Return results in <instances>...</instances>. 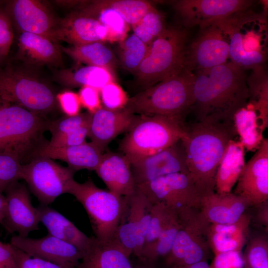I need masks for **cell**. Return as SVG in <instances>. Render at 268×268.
<instances>
[{"mask_svg":"<svg viewBox=\"0 0 268 268\" xmlns=\"http://www.w3.org/2000/svg\"><path fill=\"white\" fill-rule=\"evenodd\" d=\"M237 135L233 120L215 115L186 127L181 140L189 175L202 198L215 192L218 166L229 142Z\"/></svg>","mask_w":268,"mask_h":268,"instance_id":"6da1fadb","label":"cell"},{"mask_svg":"<svg viewBox=\"0 0 268 268\" xmlns=\"http://www.w3.org/2000/svg\"><path fill=\"white\" fill-rule=\"evenodd\" d=\"M194 73V103L191 110L196 121L211 115L233 120L235 113L248 103L245 70L230 61Z\"/></svg>","mask_w":268,"mask_h":268,"instance_id":"7a4b0ae2","label":"cell"},{"mask_svg":"<svg viewBox=\"0 0 268 268\" xmlns=\"http://www.w3.org/2000/svg\"><path fill=\"white\" fill-rule=\"evenodd\" d=\"M251 10L218 20L228 39L230 61L245 70L263 67L267 59L266 17Z\"/></svg>","mask_w":268,"mask_h":268,"instance_id":"3957f363","label":"cell"},{"mask_svg":"<svg viewBox=\"0 0 268 268\" xmlns=\"http://www.w3.org/2000/svg\"><path fill=\"white\" fill-rule=\"evenodd\" d=\"M194 72L184 67L172 76L129 98L125 108L144 115H164L185 119L194 103Z\"/></svg>","mask_w":268,"mask_h":268,"instance_id":"277c9868","label":"cell"},{"mask_svg":"<svg viewBox=\"0 0 268 268\" xmlns=\"http://www.w3.org/2000/svg\"><path fill=\"white\" fill-rule=\"evenodd\" d=\"M184 118L164 115H135L119 149L128 159L147 156L169 147L183 137Z\"/></svg>","mask_w":268,"mask_h":268,"instance_id":"5b68a950","label":"cell"},{"mask_svg":"<svg viewBox=\"0 0 268 268\" xmlns=\"http://www.w3.org/2000/svg\"><path fill=\"white\" fill-rule=\"evenodd\" d=\"M188 40L186 28L166 27L148 46L144 59L134 73L138 84L145 89L185 67Z\"/></svg>","mask_w":268,"mask_h":268,"instance_id":"8992f818","label":"cell"},{"mask_svg":"<svg viewBox=\"0 0 268 268\" xmlns=\"http://www.w3.org/2000/svg\"><path fill=\"white\" fill-rule=\"evenodd\" d=\"M67 194L73 196L84 208L94 237L101 242H112L122 216L127 197H120L98 188L90 177L82 183L73 180Z\"/></svg>","mask_w":268,"mask_h":268,"instance_id":"52a82bcc","label":"cell"},{"mask_svg":"<svg viewBox=\"0 0 268 268\" xmlns=\"http://www.w3.org/2000/svg\"><path fill=\"white\" fill-rule=\"evenodd\" d=\"M48 122L28 110L0 99V145L22 160L35 153Z\"/></svg>","mask_w":268,"mask_h":268,"instance_id":"ba28073f","label":"cell"},{"mask_svg":"<svg viewBox=\"0 0 268 268\" xmlns=\"http://www.w3.org/2000/svg\"><path fill=\"white\" fill-rule=\"evenodd\" d=\"M0 99L41 117L57 104L54 91L45 82L31 72L9 66L0 68Z\"/></svg>","mask_w":268,"mask_h":268,"instance_id":"9c48e42d","label":"cell"},{"mask_svg":"<svg viewBox=\"0 0 268 268\" xmlns=\"http://www.w3.org/2000/svg\"><path fill=\"white\" fill-rule=\"evenodd\" d=\"M178 215L181 226L171 251L165 257L166 265L171 268L207 262L211 251L207 233L210 223L198 208Z\"/></svg>","mask_w":268,"mask_h":268,"instance_id":"30bf717a","label":"cell"},{"mask_svg":"<svg viewBox=\"0 0 268 268\" xmlns=\"http://www.w3.org/2000/svg\"><path fill=\"white\" fill-rule=\"evenodd\" d=\"M75 172L53 159L36 155L22 165L21 179L41 204L49 205L58 197L68 193Z\"/></svg>","mask_w":268,"mask_h":268,"instance_id":"8fae6325","label":"cell"},{"mask_svg":"<svg viewBox=\"0 0 268 268\" xmlns=\"http://www.w3.org/2000/svg\"><path fill=\"white\" fill-rule=\"evenodd\" d=\"M137 188L152 204L163 203L177 214L190 209H200L202 197L188 174L165 175Z\"/></svg>","mask_w":268,"mask_h":268,"instance_id":"7c38bea8","label":"cell"},{"mask_svg":"<svg viewBox=\"0 0 268 268\" xmlns=\"http://www.w3.org/2000/svg\"><path fill=\"white\" fill-rule=\"evenodd\" d=\"M153 204L137 188L127 197L125 206L112 241L128 256H141L146 233L149 228Z\"/></svg>","mask_w":268,"mask_h":268,"instance_id":"4fadbf2b","label":"cell"},{"mask_svg":"<svg viewBox=\"0 0 268 268\" xmlns=\"http://www.w3.org/2000/svg\"><path fill=\"white\" fill-rule=\"evenodd\" d=\"M228 38L218 20L199 27L197 37L188 44L185 67L195 72L223 64L229 59Z\"/></svg>","mask_w":268,"mask_h":268,"instance_id":"5bb4252c","label":"cell"},{"mask_svg":"<svg viewBox=\"0 0 268 268\" xmlns=\"http://www.w3.org/2000/svg\"><path fill=\"white\" fill-rule=\"evenodd\" d=\"M250 0H179L173 6L184 28L199 27L250 9Z\"/></svg>","mask_w":268,"mask_h":268,"instance_id":"9a60e30c","label":"cell"},{"mask_svg":"<svg viewBox=\"0 0 268 268\" xmlns=\"http://www.w3.org/2000/svg\"><path fill=\"white\" fill-rule=\"evenodd\" d=\"M128 160L136 186L170 174H189L181 140L154 154Z\"/></svg>","mask_w":268,"mask_h":268,"instance_id":"2e32d148","label":"cell"},{"mask_svg":"<svg viewBox=\"0 0 268 268\" xmlns=\"http://www.w3.org/2000/svg\"><path fill=\"white\" fill-rule=\"evenodd\" d=\"M6 208L2 225L9 233L27 237L31 231L39 229L37 207L31 202L26 185L16 181L5 190Z\"/></svg>","mask_w":268,"mask_h":268,"instance_id":"e0dca14e","label":"cell"},{"mask_svg":"<svg viewBox=\"0 0 268 268\" xmlns=\"http://www.w3.org/2000/svg\"><path fill=\"white\" fill-rule=\"evenodd\" d=\"M9 243L31 257L43 259L66 268H74L84 254L73 245L49 234L39 238L15 235L10 238Z\"/></svg>","mask_w":268,"mask_h":268,"instance_id":"ac0fdd59","label":"cell"},{"mask_svg":"<svg viewBox=\"0 0 268 268\" xmlns=\"http://www.w3.org/2000/svg\"><path fill=\"white\" fill-rule=\"evenodd\" d=\"M233 193L243 198L250 207L268 200V138H263L255 153L245 164Z\"/></svg>","mask_w":268,"mask_h":268,"instance_id":"d6986e66","label":"cell"},{"mask_svg":"<svg viewBox=\"0 0 268 268\" xmlns=\"http://www.w3.org/2000/svg\"><path fill=\"white\" fill-rule=\"evenodd\" d=\"M5 8L12 23L21 32L41 35L56 41L53 36L59 20L44 2L37 0H15L8 2Z\"/></svg>","mask_w":268,"mask_h":268,"instance_id":"ffe728a7","label":"cell"},{"mask_svg":"<svg viewBox=\"0 0 268 268\" xmlns=\"http://www.w3.org/2000/svg\"><path fill=\"white\" fill-rule=\"evenodd\" d=\"M56 41L72 46L96 42H111L108 29L96 18L77 10L59 20L53 36Z\"/></svg>","mask_w":268,"mask_h":268,"instance_id":"44dd1931","label":"cell"},{"mask_svg":"<svg viewBox=\"0 0 268 268\" xmlns=\"http://www.w3.org/2000/svg\"><path fill=\"white\" fill-rule=\"evenodd\" d=\"M135 117L125 108L114 111L102 107L91 114L88 137L103 152L112 140L129 130Z\"/></svg>","mask_w":268,"mask_h":268,"instance_id":"7402d4cb","label":"cell"},{"mask_svg":"<svg viewBox=\"0 0 268 268\" xmlns=\"http://www.w3.org/2000/svg\"><path fill=\"white\" fill-rule=\"evenodd\" d=\"M95 172L109 191L118 196L129 197L137 188L130 162L124 154L103 153Z\"/></svg>","mask_w":268,"mask_h":268,"instance_id":"603a6c76","label":"cell"},{"mask_svg":"<svg viewBox=\"0 0 268 268\" xmlns=\"http://www.w3.org/2000/svg\"><path fill=\"white\" fill-rule=\"evenodd\" d=\"M250 214L246 211L235 222L210 223L207 233L210 251L214 256L230 251H242L249 237Z\"/></svg>","mask_w":268,"mask_h":268,"instance_id":"cb8c5ba5","label":"cell"},{"mask_svg":"<svg viewBox=\"0 0 268 268\" xmlns=\"http://www.w3.org/2000/svg\"><path fill=\"white\" fill-rule=\"evenodd\" d=\"M103 154V152L92 141L61 147H50L44 144L34 153L35 156L62 160L75 172L83 169L95 171Z\"/></svg>","mask_w":268,"mask_h":268,"instance_id":"d4e9b609","label":"cell"},{"mask_svg":"<svg viewBox=\"0 0 268 268\" xmlns=\"http://www.w3.org/2000/svg\"><path fill=\"white\" fill-rule=\"evenodd\" d=\"M17 58L29 64L62 66L61 48L47 37L21 32L18 38Z\"/></svg>","mask_w":268,"mask_h":268,"instance_id":"484cf974","label":"cell"},{"mask_svg":"<svg viewBox=\"0 0 268 268\" xmlns=\"http://www.w3.org/2000/svg\"><path fill=\"white\" fill-rule=\"evenodd\" d=\"M247 202L234 193H213L201 198L200 210L210 223L237 221L249 207Z\"/></svg>","mask_w":268,"mask_h":268,"instance_id":"4316f807","label":"cell"},{"mask_svg":"<svg viewBox=\"0 0 268 268\" xmlns=\"http://www.w3.org/2000/svg\"><path fill=\"white\" fill-rule=\"evenodd\" d=\"M91 114L79 113L74 116H67L48 122L47 130L51 134L50 140L45 143L53 147H61L80 144L88 137Z\"/></svg>","mask_w":268,"mask_h":268,"instance_id":"83f0119b","label":"cell"},{"mask_svg":"<svg viewBox=\"0 0 268 268\" xmlns=\"http://www.w3.org/2000/svg\"><path fill=\"white\" fill-rule=\"evenodd\" d=\"M130 257L114 243L90 237L81 260L74 268H134Z\"/></svg>","mask_w":268,"mask_h":268,"instance_id":"f1b7e54d","label":"cell"},{"mask_svg":"<svg viewBox=\"0 0 268 268\" xmlns=\"http://www.w3.org/2000/svg\"><path fill=\"white\" fill-rule=\"evenodd\" d=\"M245 148L240 140H231L218 166L215 193H231L245 165Z\"/></svg>","mask_w":268,"mask_h":268,"instance_id":"f546056e","label":"cell"},{"mask_svg":"<svg viewBox=\"0 0 268 268\" xmlns=\"http://www.w3.org/2000/svg\"><path fill=\"white\" fill-rule=\"evenodd\" d=\"M37 209L40 222L46 227L48 234L73 245L84 252L90 237L61 213L49 205L40 204Z\"/></svg>","mask_w":268,"mask_h":268,"instance_id":"4dcf8cb0","label":"cell"},{"mask_svg":"<svg viewBox=\"0 0 268 268\" xmlns=\"http://www.w3.org/2000/svg\"><path fill=\"white\" fill-rule=\"evenodd\" d=\"M62 85L73 88L90 86L100 90L107 84L116 81L115 72L108 68L88 66L73 69H64L56 74Z\"/></svg>","mask_w":268,"mask_h":268,"instance_id":"1f68e13d","label":"cell"},{"mask_svg":"<svg viewBox=\"0 0 268 268\" xmlns=\"http://www.w3.org/2000/svg\"><path fill=\"white\" fill-rule=\"evenodd\" d=\"M233 121L245 149L247 151L257 150L264 138L265 130L253 106L248 102L235 113Z\"/></svg>","mask_w":268,"mask_h":268,"instance_id":"d6a6232c","label":"cell"},{"mask_svg":"<svg viewBox=\"0 0 268 268\" xmlns=\"http://www.w3.org/2000/svg\"><path fill=\"white\" fill-rule=\"evenodd\" d=\"M61 48L62 51L78 63L102 67L114 72L117 65L115 56L104 42H96Z\"/></svg>","mask_w":268,"mask_h":268,"instance_id":"836d02e7","label":"cell"},{"mask_svg":"<svg viewBox=\"0 0 268 268\" xmlns=\"http://www.w3.org/2000/svg\"><path fill=\"white\" fill-rule=\"evenodd\" d=\"M78 10L98 20L108 30L111 42L124 40L129 31V25L120 14L110 9L96 7L89 1H80Z\"/></svg>","mask_w":268,"mask_h":268,"instance_id":"e575fe53","label":"cell"},{"mask_svg":"<svg viewBox=\"0 0 268 268\" xmlns=\"http://www.w3.org/2000/svg\"><path fill=\"white\" fill-rule=\"evenodd\" d=\"M247 85L248 102L255 109L265 130L268 126V81L264 67L253 69L251 76L247 77Z\"/></svg>","mask_w":268,"mask_h":268,"instance_id":"d590c367","label":"cell"},{"mask_svg":"<svg viewBox=\"0 0 268 268\" xmlns=\"http://www.w3.org/2000/svg\"><path fill=\"white\" fill-rule=\"evenodd\" d=\"M92 5L116 11L131 26L137 23L154 5L144 0H89Z\"/></svg>","mask_w":268,"mask_h":268,"instance_id":"8d00e7d4","label":"cell"},{"mask_svg":"<svg viewBox=\"0 0 268 268\" xmlns=\"http://www.w3.org/2000/svg\"><path fill=\"white\" fill-rule=\"evenodd\" d=\"M180 226L179 216L173 211L156 242L140 261L152 264L159 258L165 257L171 250Z\"/></svg>","mask_w":268,"mask_h":268,"instance_id":"74e56055","label":"cell"},{"mask_svg":"<svg viewBox=\"0 0 268 268\" xmlns=\"http://www.w3.org/2000/svg\"><path fill=\"white\" fill-rule=\"evenodd\" d=\"M132 27L134 34L148 46L166 28L162 14L154 6Z\"/></svg>","mask_w":268,"mask_h":268,"instance_id":"f35d334b","label":"cell"},{"mask_svg":"<svg viewBox=\"0 0 268 268\" xmlns=\"http://www.w3.org/2000/svg\"><path fill=\"white\" fill-rule=\"evenodd\" d=\"M120 43L122 65L126 70L134 73L144 59L148 46L134 33Z\"/></svg>","mask_w":268,"mask_h":268,"instance_id":"ab89813d","label":"cell"},{"mask_svg":"<svg viewBox=\"0 0 268 268\" xmlns=\"http://www.w3.org/2000/svg\"><path fill=\"white\" fill-rule=\"evenodd\" d=\"M173 211L163 203H159L153 204L151 220L139 258L140 261L155 244Z\"/></svg>","mask_w":268,"mask_h":268,"instance_id":"60d3db41","label":"cell"},{"mask_svg":"<svg viewBox=\"0 0 268 268\" xmlns=\"http://www.w3.org/2000/svg\"><path fill=\"white\" fill-rule=\"evenodd\" d=\"M243 256L244 268H268V241L264 235H256L247 242Z\"/></svg>","mask_w":268,"mask_h":268,"instance_id":"b9f144b4","label":"cell"},{"mask_svg":"<svg viewBox=\"0 0 268 268\" xmlns=\"http://www.w3.org/2000/svg\"><path fill=\"white\" fill-rule=\"evenodd\" d=\"M21 159L16 154L7 151L0 153V194L11 184L21 179Z\"/></svg>","mask_w":268,"mask_h":268,"instance_id":"7bdbcfd3","label":"cell"},{"mask_svg":"<svg viewBox=\"0 0 268 268\" xmlns=\"http://www.w3.org/2000/svg\"><path fill=\"white\" fill-rule=\"evenodd\" d=\"M100 96L103 107L110 110L124 109L129 100V97L116 81L110 82L100 90Z\"/></svg>","mask_w":268,"mask_h":268,"instance_id":"ee69618b","label":"cell"},{"mask_svg":"<svg viewBox=\"0 0 268 268\" xmlns=\"http://www.w3.org/2000/svg\"><path fill=\"white\" fill-rule=\"evenodd\" d=\"M13 36L11 19L5 8H0V54L3 58L9 53Z\"/></svg>","mask_w":268,"mask_h":268,"instance_id":"f6af8a7d","label":"cell"},{"mask_svg":"<svg viewBox=\"0 0 268 268\" xmlns=\"http://www.w3.org/2000/svg\"><path fill=\"white\" fill-rule=\"evenodd\" d=\"M57 103L67 116H74L79 114L81 103L77 93L65 90L56 96Z\"/></svg>","mask_w":268,"mask_h":268,"instance_id":"bcb514c9","label":"cell"},{"mask_svg":"<svg viewBox=\"0 0 268 268\" xmlns=\"http://www.w3.org/2000/svg\"><path fill=\"white\" fill-rule=\"evenodd\" d=\"M209 268H244L242 252L230 251L216 255Z\"/></svg>","mask_w":268,"mask_h":268,"instance_id":"7dc6e473","label":"cell"},{"mask_svg":"<svg viewBox=\"0 0 268 268\" xmlns=\"http://www.w3.org/2000/svg\"><path fill=\"white\" fill-rule=\"evenodd\" d=\"M13 246L17 268H66L53 263L31 257Z\"/></svg>","mask_w":268,"mask_h":268,"instance_id":"c3c4849f","label":"cell"},{"mask_svg":"<svg viewBox=\"0 0 268 268\" xmlns=\"http://www.w3.org/2000/svg\"><path fill=\"white\" fill-rule=\"evenodd\" d=\"M81 106L93 114L102 107L100 91L92 87L83 86L77 93Z\"/></svg>","mask_w":268,"mask_h":268,"instance_id":"681fc988","label":"cell"},{"mask_svg":"<svg viewBox=\"0 0 268 268\" xmlns=\"http://www.w3.org/2000/svg\"><path fill=\"white\" fill-rule=\"evenodd\" d=\"M0 268H17L12 245L0 241Z\"/></svg>","mask_w":268,"mask_h":268,"instance_id":"f907efd6","label":"cell"},{"mask_svg":"<svg viewBox=\"0 0 268 268\" xmlns=\"http://www.w3.org/2000/svg\"><path fill=\"white\" fill-rule=\"evenodd\" d=\"M254 206L256 208L255 216L256 222L265 228L268 232V200Z\"/></svg>","mask_w":268,"mask_h":268,"instance_id":"816d5d0a","label":"cell"},{"mask_svg":"<svg viewBox=\"0 0 268 268\" xmlns=\"http://www.w3.org/2000/svg\"><path fill=\"white\" fill-rule=\"evenodd\" d=\"M170 268H209V265L207 261H202L192 265L175 266Z\"/></svg>","mask_w":268,"mask_h":268,"instance_id":"f5cc1de1","label":"cell"},{"mask_svg":"<svg viewBox=\"0 0 268 268\" xmlns=\"http://www.w3.org/2000/svg\"><path fill=\"white\" fill-rule=\"evenodd\" d=\"M6 201L4 195L0 194V224L2 225L5 215Z\"/></svg>","mask_w":268,"mask_h":268,"instance_id":"db71d44e","label":"cell"},{"mask_svg":"<svg viewBox=\"0 0 268 268\" xmlns=\"http://www.w3.org/2000/svg\"><path fill=\"white\" fill-rule=\"evenodd\" d=\"M141 262V264H139L134 267V268H154V267L151 263H145L142 262Z\"/></svg>","mask_w":268,"mask_h":268,"instance_id":"11a10c76","label":"cell"},{"mask_svg":"<svg viewBox=\"0 0 268 268\" xmlns=\"http://www.w3.org/2000/svg\"><path fill=\"white\" fill-rule=\"evenodd\" d=\"M4 151V148L0 145V153Z\"/></svg>","mask_w":268,"mask_h":268,"instance_id":"9f6ffc18","label":"cell"},{"mask_svg":"<svg viewBox=\"0 0 268 268\" xmlns=\"http://www.w3.org/2000/svg\"><path fill=\"white\" fill-rule=\"evenodd\" d=\"M3 58V57H2V56L0 55V65L2 62V59Z\"/></svg>","mask_w":268,"mask_h":268,"instance_id":"6f0895ef","label":"cell"}]
</instances>
